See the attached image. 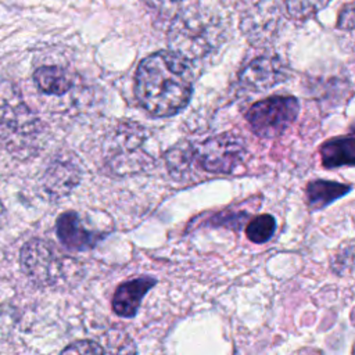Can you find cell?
<instances>
[{"instance_id": "obj_14", "label": "cell", "mask_w": 355, "mask_h": 355, "mask_svg": "<svg viewBox=\"0 0 355 355\" xmlns=\"http://www.w3.org/2000/svg\"><path fill=\"white\" fill-rule=\"evenodd\" d=\"M276 230V220L272 215L263 214L251 219L245 227V236L255 244L266 243Z\"/></svg>"}, {"instance_id": "obj_15", "label": "cell", "mask_w": 355, "mask_h": 355, "mask_svg": "<svg viewBox=\"0 0 355 355\" xmlns=\"http://www.w3.org/2000/svg\"><path fill=\"white\" fill-rule=\"evenodd\" d=\"M330 0H286L288 14L295 19H306L318 14Z\"/></svg>"}, {"instance_id": "obj_4", "label": "cell", "mask_w": 355, "mask_h": 355, "mask_svg": "<svg viewBox=\"0 0 355 355\" xmlns=\"http://www.w3.org/2000/svg\"><path fill=\"white\" fill-rule=\"evenodd\" d=\"M200 165L212 173H230L243 161L245 147L233 133H222L202 141L197 148Z\"/></svg>"}, {"instance_id": "obj_17", "label": "cell", "mask_w": 355, "mask_h": 355, "mask_svg": "<svg viewBox=\"0 0 355 355\" xmlns=\"http://www.w3.org/2000/svg\"><path fill=\"white\" fill-rule=\"evenodd\" d=\"M60 355H105V351L100 344L92 340H82L69 344Z\"/></svg>"}, {"instance_id": "obj_13", "label": "cell", "mask_w": 355, "mask_h": 355, "mask_svg": "<svg viewBox=\"0 0 355 355\" xmlns=\"http://www.w3.org/2000/svg\"><path fill=\"white\" fill-rule=\"evenodd\" d=\"M33 80L43 93L54 96H61L67 93L72 85L65 71L60 67L53 65L40 67L39 69H36L33 73Z\"/></svg>"}, {"instance_id": "obj_8", "label": "cell", "mask_w": 355, "mask_h": 355, "mask_svg": "<svg viewBox=\"0 0 355 355\" xmlns=\"http://www.w3.org/2000/svg\"><path fill=\"white\" fill-rule=\"evenodd\" d=\"M155 284V279L141 276L118 286L112 298V309L118 316L132 318L137 313L143 297Z\"/></svg>"}, {"instance_id": "obj_21", "label": "cell", "mask_w": 355, "mask_h": 355, "mask_svg": "<svg viewBox=\"0 0 355 355\" xmlns=\"http://www.w3.org/2000/svg\"><path fill=\"white\" fill-rule=\"evenodd\" d=\"M354 132H355V125H354Z\"/></svg>"}, {"instance_id": "obj_6", "label": "cell", "mask_w": 355, "mask_h": 355, "mask_svg": "<svg viewBox=\"0 0 355 355\" xmlns=\"http://www.w3.org/2000/svg\"><path fill=\"white\" fill-rule=\"evenodd\" d=\"M21 266L25 275L40 286L53 284L61 275V262L53 247L37 239L22 247Z\"/></svg>"}, {"instance_id": "obj_11", "label": "cell", "mask_w": 355, "mask_h": 355, "mask_svg": "<svg viewBox=\"0 0 355 355\" xmlns=\"http://www.w3.org/2000/svg\"><path fill=\"white\" fill-rule=\"evenodd\" d=\"M319 153L324 168L355 166V136L330 139L320 146Z\"/></svg>"}, {"instance_id": "obj_2", "label": "cell", "mask_w": 355, "mask_h": 355, "mask_svg": "<svg viewBox=\"0 0 355 355\" xmlns=\"http://www.w3.org/2000/svg\"><path fill=\"white\" fill-rule=\"evenodd\" d=\"M214 33L209 18L194 8H189L173 19L168 33V43L171 51L190 61L209 51L215 37Z\"/></svg>"}, {"instance_id": "obj_1", "label": "cell", "mask_w": 355, "mask_h": 355, "mask_svg": "<svg viewBox=\"0 0 355 355\" xmlns=\"http://www.w3.org/2000/svg\"><path fill=\"white\" fill-rule=\"evenodd\" d=\"M193 92L189 61L173 51L144 58L136 72V96L155 116H172L186 107Z\"/></svg>"}, {"instance_id": "obj_3", "label": "cell", "mask_w": 355, "mask_h": 355, "mask_svg": "<svg viewBox=\"0 0 355 355\" xmlns=\"http://www.w3.org/2000/svg\"><path fill=\"white\" fill-rule=\"evenodd\" d=\"M300 103L293 96H272L250 107L245 119L251 130L262 139H276L295 121Z\"/></svg>"}, {"instance_id": "obj_20", "label": "cell", "mask_w": 355, "mask_h": 355, "mask_svg": "<svg viewBox=\"0 0 355 355\" xmlns=\"http://www.w3.org/2000/svg\"><path fill=\"white\" fill-rule=\"evenodd\" d=\"M1 212H3V208H1V202H0V215H1Z\"/></svg>"}, {"instance_id": "obj_19", "label": "cell", "mask_w": 355, "mask_h": 355, "mask_svg": "<svg viewBox=\"0 0 355 355\" xmlns=\"http://www.w3.org/2000/svg\"><path fill=\"white\" fill-rule=\"evenodd\" d=\"M351 319H352V322L355 323V309L352 311V313H351Z\"/></svg>"}, {"instance_id": "obj_10", "label": "cell", "mask_w": 355, "mask_h": 355, "mask_svg": "<svg viewBox=\"0 0 355 355\" xmlns=\"http://www.w3.org/2000/svg\"><path fill=\"white\" fill-rule=\"evenodd\" d=\"M80 172L75 162L69 159H55L50 164L44 175V189L50 196L61 197L68 194L79 182Z\"/></svg>"}, {"instance_id": "obj_7", "label": "cell", "mask_w": 355, "mask_h": 355, "mask_svg": "<svg viewBox=\"0 0 355 355\" xmlns=\"http://www.w3.org/2000/svg\"><path fill=\"white\" fill-rule=\"evenodd\" d=\"M286 71L277 57L261 55L254 58L240 72V83L250 90H266L279 85Z\"/></svg>"}, {"instance_id": "obj_5", "label": "cell", "mask_w": 355, "mask_h": 355, "mask_svg": "<svg viewBox=\"0 0 355 355\" xmlns=\"http://www.w3.org/2000/svg\"><path fill=\"white\" fill-rule=\"evenodd\" d=\"M0 123L12 135L29 136L39 132V119L11 82H0Z\"/></svg>"}, {"instance_id": "obj_9", "label": "cell", "mask_w": 355, "mask_h": 355, "mask_svg": "<svg viewBox=\"0 0 355 355\" xmlns=\"http://www.w3.org/2000/svg\"><path fill=\"white\" fill-rule=\"evenodd\" d=\"M57 236L64 247L73 251L93 248L97 243V236L83 227L76 212L68 211L57 219Z\"/></svg>"}, {"instance_id": "obj_18", "label": "cell", "mask_w": 355, "mask_h": 355, "mask_svg": "<svg viewBox=\"0 0 355 355\" xmlns=\"http://www.w3.org/2000/svg\"><path fill=\"white\" fill-rule=\"evenodd\" d=\"M150 6H154V7H162V6H166L169 3H176V1H180V0H146Z\"/></svg>"}, {"instance_id": "obj_12", "label": "cell", "mask_w": 355, "mask_h": 355, "mask_svg": "<svg viewBox=\"0 0 355 355\" xmlns=\"http://www.w3.org/2000/svg\"><path fill=\"white\" fill-rule=\"evenodd\" d=\"M306 202L312 211L326 208L351 191V186L331 180H312L306 184Z\"/></svg>"}, {"instance_id": "obj_16", "label": "cell", "mask_w": 355, "mask_h": 355, "mask_svg": "<svg viewBox=\"0 0 355 355\" xmlns=\"http://www.w3.org/2000/svg\"><path fill=\"white\" fill-rule=\"evenodd\" d=\"M105 347L108 355H137L133 340L123 331H110Z\"/></svg>"}]
</instances>
